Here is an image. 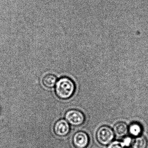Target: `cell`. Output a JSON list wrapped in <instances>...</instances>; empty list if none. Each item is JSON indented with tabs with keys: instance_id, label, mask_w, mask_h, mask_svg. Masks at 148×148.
<instances>
[{
	"instance_id": "cell-3",
	"label": "cell",
	"mask_w": 148,
	"mask_h": 148,
	"mask_svg": "<svg viewBox=\"0 0 148 148\" xmlns=\"http://www.w3.org/2000/svg\"><path fill=\"white\" fill-rule=\"evenodd\" d=\"M65 119L69 123L75 126L82 125L85 121V116L84 113L77 110H68L66 113Z\"/></svg>"
},
{
	"instance_id": "cell-7",
	"label": "cell",
	"mask_w": 148,
	"mask_h": 148,
	"mask_svg": "<svg viewBox=\"0 0 148 148\" xmlns=\"http://www.w3.org/2000/svg\"><path fill=\"white\" fill-rule=\"evenodd\" d=\"M148 144L146 138L143 136H139L132 140L131 145L132 148H147Z\"/></svg>"
},
{
	"instance_id": "cell-1",
	"label": "cell",
	"mask_w": 148,
	"mask_h": 148,
	"mask_svg": "<svg viewBox=\"0 0 148 148\" xmlns=\"http://www.w3.org/2000/svg\"><path fill=\"white\" fill-rule=\"evenodd\" d=\"M75 85L71 79L67 77H63L60 79L56 84L55 92L59 98L68 99L74 94Z\"/></svg>"
},
{
	"instance_id": "cell-4",
	"label": "cell",
	"mask_w": 148,
	"mask_h": 148,
	"mask_svg": "<svg viewBox=\"0 0 148 148\" xmlns=\"http://www.w3.org/2000/svg\"><path fill=\"white\" fill-rule=\"evenodd\" d=\"M90 138L84 132H76L73 138V143L76 148H86L89 145Z\"/></svg>"
},
{
	"instance_id": "cell-8",
	"label": "cell",
	"mask_w": 148,
	"mask_h": 148,
	"mask_svg": "<svg viewBox=\"0 0 148 148\" xmlns=\"http://www.w3.org/2000/svg\"><path fill=\"white\" fill-rule=\"evenodd\" d=\"M143 132V128L141 124L134 122L132 123L128 127V132L132 136L136 137L140 136Z\"/></svg>"
},
{
	"instance_id": "cell-5",
	"label": "cell",
	"mask_w": 148,
	"mask_h": 148,
	"mask_svg": "<svg viewBox=\"0 0 148 148\" xmlns=\"http://www.w3.org/2000/svg\"><path fill=\"white\" fill-rule=\"evenodd\" d=\"M70 127L66 120L62 119L55 123L54 126V132L59 136L63 137L66 136L70 132Z\"/></svg>"
},
{
	"instance_id": "cell-10",
	"label": "cell",
	"mask_w": 148,
	"mask_h": 148,
	"mask_svg": "<svg viewBox=\"0 0 148 148\" xmlns=\"http://www.w3.org/2000/svg\"><path fill=\"white\" fill-rule=\"evenodd\" d=\"M107 148H125L122 144V142L116 141L112 142L108 145Z\"/></svg>"
},
{
	"instance_id": "cell-2",
	"label": "cell",
	"mask_w": 148,
	"mask_h": 148,
	"mask_svg": "<svg viewBox=\"0 0 148 148\" xmlns=\"http://www.w3.org/2000/svg\"><path fill=\"white\" fill-rule=\"evenodd\" d=\"M115 137L113 130L107 125H103L99 128L96 133L97 140L103 145H108L112 142Z\"/></svg>"
},
{
	"instance_id": "cell-11",
	"label": "cell",
	"mask_w": 148,
	"mask_h": 148,
	"mask_svg": "<svg viewBox=\"0 0 148 148\" xmlns=\"http://www.w3.org/2000/svg\"><path fill=\"white\" fill-rule=\"evenodd\" d=\"M132 140L130 137H126L125 138L122 142V144L125 147H128L130 145H131L132 143Z\"/></svg>"
},
{
	"instance_id": "cell-6",
	"label": "cell",
	"mask_w": 148,
	"mask_h": 148,
	"mask_svg": "<svg viewBox=\"0 0 148 148\" xmlns=\"http://www.w3.org/2000/svg\"><path fill=\"white\" fill-rule=\"evenodd\" d=\"M115 135L119 137H123L128 134V126L125 123L119 122L116 123L113 127Z\"/></svg>"
},
{
	"instance_id": "cell-9",
	"label": "cell",
	"mask_w": 148,
	"mask_h": 148,
	"mask_svg": "<svg viewBox=\"0 0 148 148\" xmlns=\"http://www.w3.org/2000/svg\"><path fill=\"white\" fill-rule=\"evenodd\" d=\"M57 78L52 74H48L44 76L42 83L44 86L47 88H53L55 86L57 82Z\"/></svg>"
}]
</instances>
